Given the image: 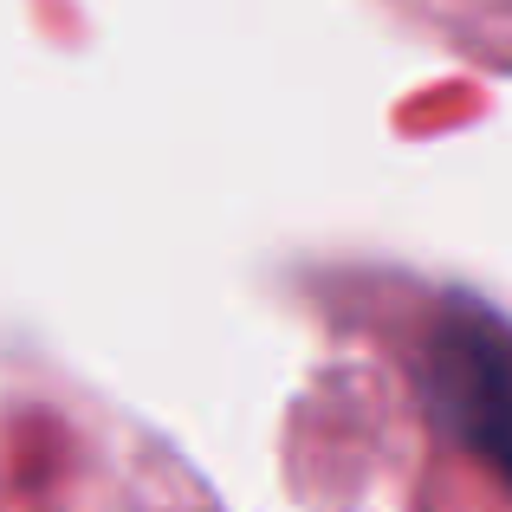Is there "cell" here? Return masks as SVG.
Wrapping results in <instances>:
<instances>
[{
	"label": "cell",
	"mask_w": 512,
	"mask_h": 512,
	"mask_svg": "<svg viewBox=\"0 0 512 512\" xmlns=\"http://www.w3.org/2000/svg\"><path fill=\"white\" fill-rule=\"evenodd\" d=\"M435 396L467 448L512 474V325L461 312L435 338Z\"/></svg>",
	"instance_id": "cell-1"
}]
</instances>
